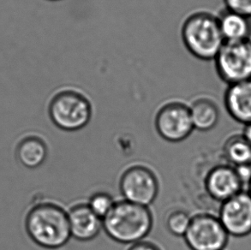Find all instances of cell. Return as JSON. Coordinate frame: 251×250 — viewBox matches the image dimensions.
Returning a JSON list of instances; mask_svg holds the SVG:
<instances>
[{
    "mask_svg": "<svg viewBox=\"0 0 251 250\" xmlns=\"http://www.w3.org/2000/svg\"><path fill=\"white\" fill-rule=\"evenodd\" d=\"M67 212L72 237L75 240H94L103 230L101 219L90 209L88 203H75Z\"/></svg>",
    "mask_w": 251,
    "mask_h": 250,
    "instance_id": "cell-11",
    "label": "cell"
},
{
    "mask_svg": "<svg viewBox=\"0 0 251 250\" xmlns=\"http://www.w3.org/2000/svg\"><path fill=\"white\" fill-rule=\"evenodd\" d=\"M224 105L235 121L251 124V80L228 86L224 95Z\"/></svg>",
    "mask_w": 251,
    "mask_h": 250,
    "instance_id": "cell-12",
    "label": "cell"
},
{
    "mask_svg": "<svg viewBox=\"0 0 251 250\" xmlns=\"http://www.w3.org/2000/svg\"><path fill=\"white\" fill-rule=\"evenodd\" d=\"M119 189L124 200L150 207L159 195L160 185L152 170L145 166L135 165L123 173L119 180Z\"/></svg>",
    "mask_w": 251,
    "mask_h": 250,
    "instance_id": "cell-6",
    "label": "cell"
},
{
    "mask_svg": "<svg viewBox=\"0 0 251 250\" xmlns=\"http://www.w3.org/2000/svg\"><path fill=\"white\" fill-rule=\"evenodd\" d=\"M219 220L230 237H244L251 233V196L247 191L221 203Z\"/></svg>",
    "mask_w": 251,
    "mask_h": 250,
    "instance_id": "cell-9",
    "label": "cell"
},
{
    "mask_svg": "<svg viewBox=\"0 0 251 250\" xmlns=\"http://www.w3.org/2000/svg\"><path fill=\"white\" fill-rule=\"evenodd\" d=\"M214 62L219 76L228 86L251 80V39L225 41Z\"/></svg>",
    "mask_w": 251,
    "mask_h": 250,
    "instance_id": "cell-5",
    "label": "cell"
},
{
    "mask_svg": "<svg viewBox=\"0 0 251 250\" xmlns=\"http://www.w3.org/2000/svg\"><path fill=\"white\" fill-rule=\"evenodd\" d=\"M218 21L225 41H239L250 39L251 24L247 17L226 9L218 17Z\"/></svg>",
    "mask_w": 251,
    "mask_h": 250,
    "instance_id": "cell-14",
    "label": "cell"
},
{
    "mask_svg": "<svg viewBox=\"0 0 251 250\" xmlns=\"http://www.w3.org/2000/svg\"><path fill=\"white\" fill-rule=\"evenodd\" d=\"M243 135H244L245 139L248 141L249 143L251 145V124L245 125V128H244V132H243Z\"/></svg>",
    "mask_w": 251,
    "mask_h": 250,
    "instance_id": "cell-21",
    "label": "cell"
},
{
    "mask_svg": "<svg viewBox=\"0 0 251 250\" xmlns=\"http://www.w3.org/2000/svg\"><path fill=\"white\" fill-rule=\"evenodd\" d=\"M192 217L181 209L173 210L167 215L166 226L174 237H183L190 227Z\"/></svg>",
    "mask_w": 251,
    "mask_h": 250,
    "instance_id": "cell-17",
    "label": "cell"
},
{
    "mask_svg": "<svg viewBox=\"0 0 251 250\" xmlns=\"http://www.w3.org/2000/svg\"><path fill=\"white\" fill-rule=\"evenodd\" d=\"M222 152L230 166H251V145L243 134L230 136L225 142Z\"/></svg>",
    "mask_w": 251,
    "mask_h": 250,
    "instance_id": "cell-16",
    "label": "cell"
},
{
    "mask_svg": "<svg viewBox=\"0 0 251 250\" xmlns=\"http://www.w3.org/2000/svg\"><path fill=\"white\" fill-rule=\"evenodd\" d=\"M127 250H160V249L154 244L143 240L139 243L131 244Z\"/></svg>",
    "mask_w": 251,
    "mask_h": 250,
    "instance_id": "cell-20",
    "label": "cell"
},
{
    "mask_svg": "<svg viewBox=\"0 0 251 250\" xmlns=\"http://www.w3.org/2000/svg\"><path fill=\"white\" fill-rule=\"evenodd\" d=\"M204 186L212 199L222 203L244 191L245 184L235 167L230 165H220L208 172L205 177Z\"/></svg>",
    "mask_w": 251,
    "mask_h": 250,
    "instance_id": "cell-10",
    "label": "cell"
},
{
    "mask_svg": "<svg viewBox=\"0 0 251 250\" xmlns=\"http://www.w3.org/2000/svg\"><path fill=\"white\" fill-rule=\"evenodd\" d=\"M25 230L34 244L46 250H58L72 237L68 212L57 203L42 201L28 210Z\"/></svg>",
    "mask_w": 251,
    "mask_h": 250,
    "instance_id": "cell-1",
    "label": "cell"
},
{
    "mask_svg": "<svg viewBox=\"0 0 251 250\" xmlns=\"http://www.w3.org/2000/svg\"><path fill=\"white\" fill-rule=\"evenodd\" d=\"M182 38L188 51L205 61L214 60L225 43L218 17L207 12L188 17L182 27Z\"/></svg>",
    "mask_w": 251,
    "mask_h": 250,
    "instance_id": "cell-3",
    "label": "cell"
},
{
    "mask_svg": "<svg viewBox=\"0 0 251 250\" xmlns=\"http://www.w3.org/2000/svg\"><path fill=\"white\" fill-rule=\"evenodd\" d=\"M226 9L244 17H251V0H223Z\"/></svg>",
    "mask_w": 251,
    "mask_h": 250,
    "instance_id": "cell-19",
    "label": "cell"
},
{
    "mask_svg": "<svg viewBox=\"0 0 251 250\" xmlns=\"http://www.w3.org/2000/svg\"><path fill=\"white\" fill-rule=\"evenodd\" d=\"M194 128L207 132L215 128L220 120L218 105L209 99L196 100L190 106Z\"/></svg>",
    "mask_w": 251,
    "mask_h": 250,
    "instance_id": "cell-15",
    "label": "cell"
},
{
    "mask_svg": "<svg viewBox=\"0 0 251 250\" xmlns=\"http://www.w3.org/2000/svg\"><path fill=\"white\" fill-rule=\"evenodd\" d=\"M48 149L44 140L36 135H28L19 142L16 149L17 159L27 169L41 167L48 159Z\"/></svg>",
    "mask_w": 251,
    "mask_h": 250,
    "instance_id": "cell-13",
    "label": "cell"
},
{
    "mask_svg": "<svg viewBox=\"0 0 251 250\" xmlns=\"http://www.w3.org/2000/svg\"><path fill=\"white\" fill-rule=\"evenodd\" d=\"M154 125L160 137L173 143L186 140L195 129L190 106L179 102L163 105L157 113Z\"/></svg>",
    "mask_w": 251,
    "mask_h": 250,
    "instance_id": "cell-8",
    "label": "cell"
},
{
    "mask_svg": "<svg viewBox=\"0 0 251 250\" xmlns=\"http://www.w3.org/2000/svg\"><path fill=\"white\" fill-rule=\"evenodd\" d=\"M247 188H248V190H247V192L250 194V196H251V178L250 180V182H249L248 185H247Z\"/></svg>",
    "mask_w": 251,
    "mask_h": 250,
    "instance_id": "cell-22",
    "label": "cell"
},
{
    "mask_svg": "<svg viewBox=\"0 0 251 250\" xmlns=\"http://www.w3.org/2000/svg\"><path fill=\"white\" fill-rule=\"evenodd\" d=\"M49 117L53 125L64 131H78L89 124L92 105L78 92L66 90L58 93L49 105Z\"/></svg>",
    "mask_w": 251,
    "mask_h": 250,
    "instance_id": "cell-4",
    "label": "cell"
},
{
    "mask_svg": "<svg viewBox=\"0 0 251 250\" xmlns=\"http://www.w3.org/2000/svg\"><path fill=\"white\" fill-rule=\"evenodd\" d=\"M102 223L103 230L112 240L131 245L149 236L153 229V217L149 206L123 200L116 201Z\"/></svg>",
    "mask_w": 251,
    "mask_h": 250,
    "instance_id": "cell-2",
    "label": "cell"
},
{
    "mask_svg": "<svg viewBox=\"0 0 251 250\" xmlns=\"http://www.w3.org/2000/svg\"><path fill=\"white\" fill-rule=\"evenodd\" d=\"M87 203L90 209L103 220L111 212L116 201L108 193L97 192L90 196Z\"/></svg>",
    "mask_w": 251,
    "mask_h": 250,
    "instance_id": "cell-18",
    "label": "cell"
},
{
    "mask_svg": "<svg viewBox=\"0 0 251 250\" xmlns=\"http://www.w3.org/2000/svg\"><path fill=\"white\" fill-rule=\"evenodd\" d=\"M229 237L218 217L200 213L192 217L183 238L190 250H224Z\"/></svg>",
    "mask_w": 251,
    "mask_h": 250,
    "instance_id": "cell-7",
    "label": "cell"
}]
</instances>
